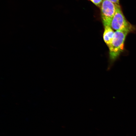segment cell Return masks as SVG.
Segmentation results:
<instances>
[{
  "label": "cell",
  "mask_w": 136,
  "mask_h": 136,
  "mask_svg": "<svg viewBox=\"0 0 136 136\" xmlns=\"http://www.w3.org/2000/svg\"><path fill=\"white\" fill-rule=\"evenodd\" d=\"M116 5H119V0H109Z\"/></svg>",
  "instance_id": "cell-6"
},
{
  "label": "cell",
  "mask_w": 136,
  "mask_h": 136,
  "mask_svg": "<svg viewBox=\"0 0 136 136\" xmlns=\"http://www.w3.org/2000/svg\"><path fill=\"white\" fill-rule=\"evenodd\" d=\"M104 27L103 35L104 41L108 47L111 44L115 32L110 26H106Z\"/></svg>",
  "instance_id": "cell-4"
},
{
  "label": "cell",
  "mask_w": 136,
  "mask_h": 136,
  "mask_svg": "<svg viewBox=\"0 0 136 136\" xmlns=\"http://www.w3.org/2000/svg\"><path fill=\"white\" fill-rule=\"evenodd\" d=\"M96 6L101 7L103 0H90Z\"/></svg>",
  "instance_id": "cell-5"
},
{
  "label": "cell",
  "mask_w": 136,
  "mask_h": 136,
  "mask_svg": "<svg viewBox=\"0 0 136 136\" xmlns=\"http://www.w3.org/2000/svg\"><path fill=\"white\" fill-rule=\"evenodd\" d=\"M116 5L109 0H103L101 6V14L104 26H110L112 19L115 13Z\"/></svg>",
  "instance_id": "cell-3"
},
{
  "label": "cell",
  "mask_w": 136,
  "mask_h": 136,
  "mask_svg": "<svg viewBox=\"0 0 136 136\" xmlns=\"http://www.w3.org/2000/svg\"><path fill=\"white\" fill-rule=\"evenodd\" d=\"M110 26L116 31H125L129 33L134 29L125 18L119 5H116V11L112 20Z\"/></svg>",
  "instance_id": "cell-2"
},
{
  "label": "cell",
  "mask_w": 136,
  "mask_h": 136,
  "mask_svg": "<svg viewBox=\"0 0 136 136\" xmlns=\"http://www.w3.org/2000/svg\"><path fill=\"white\" fill-rule=\"evenodd\" d=\"M129 32L121 31H116L112 42L108 47L110 64H112L123 52L126 36Z\"/></svg>",
  "instance_id": "cell-1"
}]
</instances>
